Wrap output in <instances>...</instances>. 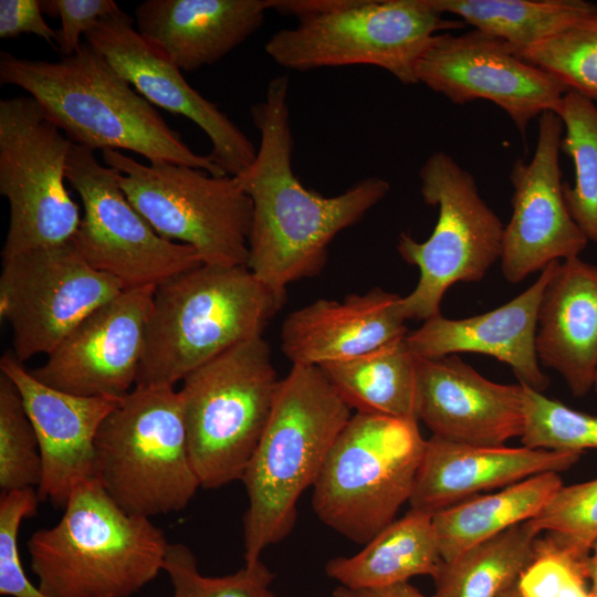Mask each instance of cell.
I'll list each match as a JSON object with an SVG mask.
<instances>
[{"instance_id": "1", "label": "cell", "mask_w": 597, "mask_h": 597, "mask_svg": "<svg viewBox=\"0 0 597 597\" xmlns=\"http://www.w3.org/2000/svg\"><path fill=\"white\" fill-rule=\"evenodd\" d=\"M289 88L287 76H275L264 100L251 107L260 143L253 163L234 177L252 201L247 268L280 293L320 273L331 241L390 191L389 182L379 177L362 179L333 197L303 186L292 166Z\"/></svg>"}, {"instance_id": "2", "label": "cell", "mask_w": 597, "mask_h": 597, "mask_svg": "<svg viewBox=\"0 0 597 597\" xmlns=\"http://www.w3.org/2000/svg\"><path fill=\"white\" fill-rule=\"evenodd\" d=\"M0 84L30 94L72 143L91 149H125L148 163H172L227 176L199 155L90 44L56 62L0 53Z\"/></svg>"}, {"instance_id": "3", "label": "cell", "mask_w": 597, "mask_h": 597, "mask_svg": "<svg viewBox=\"0 0 597 597\" xmlns=\"http://www.w3.org/2000/svg\"><path fill=\"white\" fill-rule=\"evenodd\" d=\"M350 410L317 366L293 365L280 380L265 429L241 479L249 500L244 564L261 559L268 546L291 533L297 501L317 480Z\"/></svg>"}, {"instance_id": "4", "label": "cell", "mask_w": 597, "mask_h": 597, "mask_svg": "<svg viewBox=\"0 0 597 597\" xmlns=\"http://www.w3.org/2000/svg\"><path fill=\"white\" fill-rule=\"evenodd\" d=\"M276 292L244 265L201 264L155 286L136 386H170L262 336L282 308Z\"/></svg>"}, {"instance_id": "5", "label": "cell", "mask_w": 597, "mask_h": 597, "mask_svg": "<svg viewBox=\"0 0 597 597\" xmlns=\"http://www.w3.org/2000/svg\"><path fill=\"white\" fill-rule=\"evenodd\" d=\"M168 545L160 527L119 507L95 478L27 544L45 597H132L163 570Z\"/></svg>"}, {"instance_id": "6", "label": "cell", "mask_w": 597, "mask_h": 597, "mask_svg": "<svg viewBox=\"0 0 597 597\" xmlns=\"http://www.w3.org/2000/svg\"><path fill=\"white\" fill-rule=\"evenodd\" d=\"M295 27L270 36L265 53L293 71L373 65L404 85L418 84L417 65L439 32L462 29L427 0H272Z\"/></svg>"}, {"instance_id": "7", "label": "cell", "mask_w": 597, "mask_h": 597, "mask_svg": "<svg viewBox=\"0 0 597 597\" xmlns=\"http://www.w3.org/2000/svg\"><path fill=\"white\" fill-rule=\"evenodd\" d=\"M95 479L129 514L150 519L189 504L201 486L174 387L135 386L121 399L95 439Z\"/></svg>"}, {"instance_id": "8", "label": "cell", "mask_w": 597, "mask_h": 597, "mask_svg": "<svg viewBox=\"0 0 597 597\" xmlns=\"http://www.w3.org/2000/svg\"><path fill=\"white\" fill-rule=\"evenodd\" d=\"M260 336L218 355L181 381L189 455L201 488L241 480L269 420L277 387Z\"/></svg>"}, {"instance_id": "9", "label": "cell", "mask_w": 597, "mask_h": 597, "mask_svg": "<svg viewBox=\"0 0 597 597\" xmlns=\"http://www.w3.org/2000/svg\"><path fill=\"white\" fill-rule=\"evenodd\" d=\"M425 446L418 421L352 415L313 485L315 514L365 545L409 502Z\"/></svg>"}, {"instance_id": "10", "label": "cell", "mask_w": 597, "mask_h": 597, "mask_svg": "<svg viewBox=\"0 0 597 597\" xmlns=\"http://www.w3.org/2000/svg\"><path fill=\"white\" fill-rule=\"evenodd\" d=\"M102 158L160 237L192 247L203 264L247 266L252 201L234 177L172 163L144 165L112 149Z\"/></svg>"}, {"instance_id": "11", "label": "cell", "mask_w": 597, "mask_h": 597, "mask_svg": "<svg viewBox=\"0 0 597 597\" xmlns=\"http://www.w3.org/2000/svg\"><path fill=\"white\" fill-rule=\"evenodd\" d=\"M425 203L438 207L430 237L417 241L401 233L397 250L419 270L413 291L401 297L406 320L427 321L440 313L455 283L478 282L501 259L504 226L481 197L470 171L444 151L431 154L419 169Z\"/></svg>"}, {"instance_id": "12", "label": "cell", "mask_w": 597, "mask_h": 597, "mask_svg": "<svg viewBox=\"0 0 597 597\" xmlns=\"http://www.w3.org/2000/svg\"><path fill=\"white\" fill-rule=\"evenodd\" d=\"M73 144L31 96L0 101V193L10 207L2 260L75 234L82 218L65 187Z\"/></svg>"}, {"instance_id": "13", "label": "cell", "mask_w": 597, "mask_h": 597, "mask_svg": "<svg viewBox=\"0 0 597 597\" xmlns=\"http://www.w3.org/2000/svg\"><path fill=\"white\" fill-rule=\"evenodd\" d=\"M117 175L97 160L94 149L72 145L65 176L84 216L71 242L85 261L125 289L157 286L203 264L192 247L166 240L153 229L128 201Z\"/></svg>"}, {"instance_id": "14", "label": "cell", "mask_w": 597, "mask_h": 597, "mask_svg": "<svg viewBox=\"0 0 597 597\" xmlns=\"http://www.w3.org/2000/svg\"><path fill=\"white\" fill-rule=\"evenodd\" d=\"M125 286L95 270L71 241L2 260L0 317L12 332L14 357L49 355L86 316Z\"/></svg>"}, {"instance_id": "15", "label": "cell", "mask_w": 597, "mask_h": 597, "mask_svg": "<svg viewBox=\"0 0 597 597\" xmlns=\"http://www.w3.org/2000/svg\"><path fill=\"white\" fill-rule=\"evenodd\" d=\"M417 80L453 104L494 103L522 135L534 118L555 113L568 91L504 41L474 29L438 34L418 62Z\"/></svg>"}, {"instance_id": "16", "label": "cell", "mask_w": 597, "mask_h": 597, "mask_svg": "<svg viewBox=\"0 0 597 597\" xmlns=\"http://www.w3.org/2000/svg\"><path fill=\"white\" fill-rule=\"evenodd\" d=\"M531 160L517 159L510 172L512 213L504 226L501 271L520 283L549 263L579 256L588 239L572 218L559 166L563 123L554 112L538 118Z\"/></svg>"}, {"instance_id": "17", "label": "cell", "mask_w": 597, "mask_h": 597, "mask_svg": "<svg viewBox=\"0 0 597 597\" xmlns=\"http://www.w3.org/2000/svg\"><path fill=\"white\" fill-rule=\"evenodd\" d=\"M154 290H123L86 316L31 374L72 395L125 397L136 386Z\"/></svg>"}, {"instance_id": "18", "label": "cell", "mask_w": 597, "mask_h": 597, "mask_svg": "<svg viewBox=\"0 0 597 597\" xmlns=\"http://www.w3.org/2000/svg\"><path fill=\"white\" fill-rule=\"evenodd\" d=\"M84 40L150 104L199 126L211 142L209 156L224 175L237 177L253 163L256 148L248 136L140 35L128 13L121 10L106 17Z\"/></svg>"}, {"instance_id": "19", "label": "cell", "mask_w": 597, "mask_h": 597, "mask_svg": "<svg viewBox=\"0 0 597 597\" xmlns=\"http://www.w3.org/2000/svg\"><path fill=\"white\" fill-rule=\"evenodd\" d=\"M0 371L17 387L38 438L39 499L64 509L73 491L95 478V439L122 398L83 397L52 388L10 354L1 357Z\"/></svg>"}, {"instance_id": "20", "label": "cell", "mask_w": 597, "mask_h": 597, "mask_svg": "<svg viewBox=\"0 0 597 597\" xmlns=\"http://www.w3.org/2000/svg\"><path fill=\"white\" fill-rule=\"evenodd\" d=\"M416 357L417 417L432 436L474 446H504L521 437L520 383H494L457 355Z\"/></svg>"}, {"instance_id": "21", "label": "cell", "mask_w": 597, "mask_h": 597, "mask_svg": "<svg viewBox=\"0 0 597 597\" xmlns=\"http://www.w3.org/2000/svg\"><path fill=\"white\" fill-rule=\"evenodd\" d=\"M582 453L474 446L432 436L423 454L409 499L410 509L431 515L480 495L546 472L569 469Z\"/></svg>"}, {"instance_id": "22", "label": "cell", "mask_w": 597, "mask_h": 597, "mask_svg": "<svg viewBox=\"0 0 597 597\" xmlns=\"http://www.w3.org/2000/svg\"><path fill=\"white\" fill-rule=\"evenodd\" d=\"M555 262L524 292L490 312L459 320L439 314L425 321L406 335L410 350L418 357L489 355L509 365L520 384L543 392L549 379L536 354L537 314Z\"/></svg>"}, {"instance_id": "23", "label": "cell", "mask_w": 597, "mask_h": 597, "mask_svg": "<svg viewBox=\"0 0 597 597\" xmlns=\"http://www.w3.org/2000/svg\"><path fill=\"white\" fill-rule=\"evenodd\" d=\"M400 300L380 287L343 302L317 300L284 320L282 350L293 365L321 366L404 338L409 332Z\"/></svg>"}, {"instance_id": "24", "label": "cell", "mask_w": 597, "mask_h": 597, "mask_svg": "<svg viewBox=\"0 0 597 597\" xmlns=\"http://www.w3.org/2000/svg\"><path fill=\"white\" fill-rule=\"evenodd\" d=\"M272 0H145L136 30L180 71L219 62L265 20Z\"/></svg>"}, {"instance_id": "25", "label": "cell", "mask_w": 597, "mask_h": 597, "mask_svg": "<svg viewBox=\"0 0 597 597\" xmlns=\"http://www.w3.org/2000/svg\"><path fill=\"white\" fill-rule=\"evenodd\" d=\"M536 354L575 397L594 387L597 371V264L579 256L556 261L537 314Z\"/></svg>"}, {"instance_id": "26", "label": "cell", "mask_w": 597, "mask_h": 597, "mask_svg": "<svg viewBox=\"0 0 597 597\" xmlns=\"http://www.w3.org/2000/svg\"><path fill=\"white\" fill-rule=\"evenodd\" d=\"M431 514L411 510L395 520L353 556L327 562L325 573L352 588L379 587L433 577L442 563Z\"/></svg>"}, {"instance_id": "27", "label": "cell", "mask_w": 597, "mask_h": 597, "mask_svg": "<svg viewBox=\"0 0 597 597\" xmlns=\"http://www.w3.org/2000/svg\"><path fill=\"white\" fill-rule=\"evenodd\" d=\"M563 485L558 473H541L436 513L432 522L442 561L449 562L512 526L534 519Z\"/></svg>"}, {"instance_id": "28", "label": "cell", "mask_w": 597, "mask_h": 597, "mask_svg": "<svg viewBox=\"0 0 597 597\" xmlns=\"http://www.w3.org/2000/svg\"><path fill=\"white\" fill-rule=\"evenodd\" d=\"M416 359L404 337L317 367L356 412L418 421Z\"/></svg>"}, {"instance_id": "29", "label": "cell", "mask_w": 597, "mask_h": 597, "mask_svg": "<svg viewBox=\"0 0 597 597\" xmlns=\"http://www.w3.org/2000/svg\"><path fill=\"white\" fill-rule=\"evenodd\" d=\"M441 14L504 41L516 54L595 12L586 0H427Z\"/></svg>"}, {"instance_id": "30", "label": "cell", "mask_w": 597, "mask_h": 597, "mask_svg": "<svg viewBox=\"0 0 597 597\" xmlns=\"http://www.w3.org/2000/svg\"><path fill=\"white\" fill-rule=\"evenodd\" d=\"M541 532L525 521L455 558L440 564L432 577L437 597H500L533 559Z\"/></svg>"}, {"instance_id": "31", "label": "cell", "mask_w": 597, "mask_h": 597, "mask_svg": "<svg viewBox=\"0 0 597 597\" xmlns=\"http://www.w3.org/2000/svg\"><path fill=\"white\" fill-rule=\"evenodd\" d=\"M555 114L564 127L561 151L575 168L574 185L564 182L565 202L588 241L597 243V104L567 91Z\"/></svg>"}, {"instance_id": "32", "label": "cell", "mask_w": 597, "mask_h": 597, "mask_svg": "<svg viewBox=\"0 0 597 597\" xmlns=\"http://www.w3.org/2000/svg\"><path fill=\"white\" fill-rule=\"evenodd\" d=\"M516 55L568 91L597 97V10Z\"/></svg>"}, {"instance_id": "33", "label": "cell", "mask_w": 597, "mask_h": 597, "mask_svg": "<svg viewBox=\"0 0 597 597\" xmlns=\"http://www.w3.org/2000/svg\"><path fill=\"white\" fill-rule=\"evenodd\" d=\"M522 386L524 425L520 438L524 447L577 453L597 449V416Z\"/></svg>"}, {"instance_id": "34", "label": "cell", "mask_w": 597, "mask_h": 597, "mask_svg": "<svg viewBox=\"0 0 597 597\" xmlns=\"http://www.w3.org/2000/svg\"><path fill=\"white\" fill-rule=\"evenodd\" d=\"M42 460L38 438L14 384L0 375L1 493L38 488Z\"/></svg>"}, {"instance_id": "35", "label": "cell", "mask_w": 597, "mask_h": 597, "mask_svg": "<svg viewBox=\"0 0 597 597\" xmlns=\"http://www.w3.org/2000/svg\"><path fill=\"white\" fill-rule=\"evenodd\" d=\"M163 570L170 580L172 597H265L274 578L261 559L230 575L205 576L193 552L184 543H169Z\"/></svg>"}, {"instance_id": "36", "label": "cell", "mask_w": 597, "mask_h": 597, "mask_svg": "<svg viewBox=\"0 0 597 597\" xmlns=\"http://www.w3.org/2000/svg\"><path fill=\"white\" fill-rule=\"evenodd\" d=\"M590 551L554 532H542L533 559L517 580L523 597H563L587 585Z\"/></svg>"}, {"instance_id": "37", "label": "cell", "mask_w": 597, "mask_h": 597, "mask_svg": "<svg viewBox=\"0 0 597 597\" xmlns=\"http://www.w3.org/2000/svg\"><path fill=\"white\" fill-rule=\"evenodd\" d=\"M542 532H554L584 549L597 540V478L563 485L532 520Z\"/></svg>"}, {"instance_id": "38", "label": "cell", "mask_w": 597, "mask_h": 597, "mask_svg": "<svg viewBox=\"0 0 597 597\" xmlns=\"http://www.w3.org/2000/svg\"><path fill=\"white\" fill-rule=\"evenodd\" d=\"M34 488L1 493L0 496V595L8 597H45L25 575L18 548L22 522L38 512L40 503Z\"/></svg>"}, {"instance_id": "39", "label": "cell", "mask_w": 597, "mask_h": 597, "mask_svg": "<svg viewBox=\"0 0 597 597\" xmlns=\"http://www.w3.org/2000/svg\"><path fill=\"white\" fill-rule=\"evenodd\" d=\"M40 4L43 13L61 20L55 42L62 57L73 55L82 44L81 36L101 20L121 11L113 0H44Z\"/></svg>"}, {"instance_id": "40", "label": "cell", "mask_w": 597, "mask_h": 597, "mask_svg": "<svg viewBox=\"0 0 597 597\" xmlns=\"http://www.w3.org/2000/svg\"><path fill=\"white\" fill-rule=\"evenodd\" d=\"M23 33L42 38L51 45L56 39V30L45 22L39 0H1L0 38L10 39Z\"/></svg>"}, {"instance_id": "41", "label": "cell", "mask_w": 597, "mask_h": 597, "mask_svg": "<svg viewBox=\"0 0 597 597\" xmlns=\"http://www.w3.org/2000/svg\"><path fill=\"white\" fill-rule=\"evenodd\" d=\"M332 597H437L426 596L408 582L379 587L352 588L338 585Z\"/></svg>"}, {"instance_id": "42", "label": "cell", "mask_w": 597, "mask_h": 597, "mask_svg": "<svg viewBox=\"0 0 597 597\" xmlns=\"http://www.w3.org/2000/svg\"><path fill=\"white\" fill-rule=\"evenodd\" d=\"M589 580L591 597H597V540L593 543L589 556Z\"/></svg>"}, {"instance_id": "43", "label": "cell", "mask_w": 597, "mask_h": 597, "mask_svg": "<svg viewBox=\"0 0 597 597\" xmlns=\"http://www.w3.org/2000/svg\"><path fill=\"white\" fill-rule=\"evenodd\" d=\"M500 597H523L521 591L517 588V584L510 589H507L505 593H503Z\"/></svg>"}, {"instance_id": "44", "label": "cell", "mask_w": 597, "mask_h": 597, "mask_svg": "<svg viewBox=\"0 0 597 597\" xmlns=\"http://www.w3.org/2000/svg\"><path fill=\"white\" fill-rule=\"evenodd\" d=\"M593 389L595 390V392L597 394V371H596V375H595V380H594V387Z\"/></svg>"}, {"instance_id": "45", "label": "cell", "mask_w": 597, "mask_h": 597, "mask_svg": "<svg viewBox=\"0 0 597 597\" xmlns=\"http://www.w3.org/2000/svg\"><path fill=\"white\" fill-rule=\"evenodd\" d=\"M265 597H275V596H274V595L271 593V590H270V591L266 594Z\"/></svg>"}, {"instance_id": "46", "label": "cell", "mask_w": 597, "mask_h": 597, "mask_svg": "<svg viewBox=\"0 0 597 597\" xmlns=\"http://www.w3.org/2000/svg\"><path fill=\"white\" fill-rule=\"evenodd\" d=\"M593 101L597 104V97L593 98Z\"/></svg>"}]
</instances>
